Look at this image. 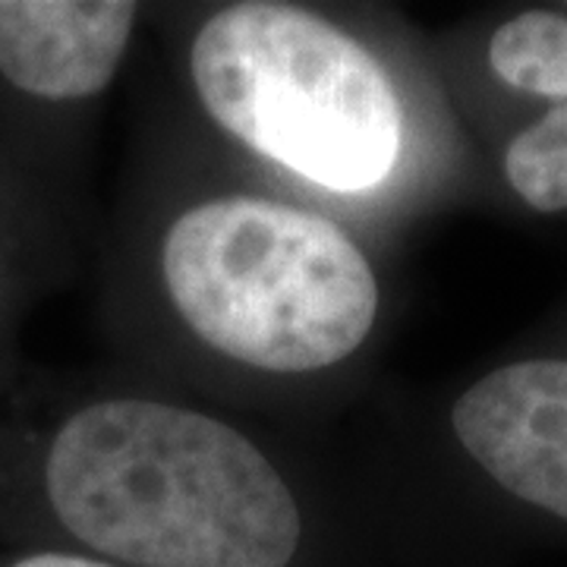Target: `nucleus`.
<instances>
[{
  "mask_svg": "<svg viewBox=\"0 0 567 567\" xmlns=\"http://www.w3.org/2000/svg\"><path fill=\"white\" fill-rule=\"evenodd\" d=\"M492 76L505 89L551 104L567 102V10L529 7L502 20L486 44Z\"/></svg>",
  "mask_w": 567,
  "mask_h": 567,
  "instance_id": "423d86ee",
  "label": "nucleus"
},
{
  "mask_svg": "<svg viewBox=\"0 0 567 567\" xmlns=\"http://www.w3.org/2000/svg\"><path fill=\"white\" fill-rule=\"evenodd\" d=\"M189 76L224 133L322 189L365 193L401 158L404 107L385 66L306 7H221L193 39Z\"/></svg>",
  "mask_w": 567,
  "mask_h": 567,
  "instance_id": "7ed1b4c3",
  "label": "nucleus"
},
{
  "mask_svg": "<svg viewBox=\"0 0 567 567\" xmlns=\"http://www.w3.org/2000/svg\"><path fill=\"white\" fill-rule=\"evenodd\" d=\"M133 0H0V76L41 102L104 92L130 48Z\"/></svg>",
  "mask_w": 567,
  "mask_h": 567,
  "instance_id": "39448f33",
  "label": "nucleus"
},
{
  "mask_svg": "<svg viewBox=\"0 0 567 567\" xmlns=\"http://www.w3.org/2000/svg\"><path fill=\"white\" fill-rule=\"evenodd\" d=\"M565 10H567V7H565Z\"/></svg>",
  "mask_w": 567,
  "mask_h": 567,
  "instance_id": "1a4fd4ad",
  "label": "nucleus"
},
{
  "mask_svg": "<svg viewBox=\"0 0 567 567\" xmlns=\"http://www.w3.org/2000/svg\"><path fill=\"white\" fill-rule=\"evenodd\" d=\"M447 429L495 495L567 527V347L480 372L451 401Z\"/></svg>",
  "mask_w": 567,
  "mask_h": 567,
  "instance_id": "20e7f679",
  "label": "nucleus"
},
{
  "mask_svg": "<svg viewBox=\"0 0 567 567\" xmlns=\"http://www.w3.org/2000/svg\"><path fill=\"white\" fill-rule=\"evenodd\" d=\"M164 293L181 322L230 363L322 372L372 334L382 290L341 224L265 196H212L167 224Z\"/></svg>",
  "mask_w": 567,
  "mask_h": 567,
  "instance_id": "f03ea898",
  "label": "nucleus"
},
{
  "mask_svg": "<svg viewBox=\"0 0 567 567\" xmlns=\"http://www.w3.org/2000/svg\"><path fill=\"white\" fill-rule=\"evenodd\" d=\"M44 498L80 546L133 567H287L297 495L249 435L152 398L70 413L41 464Z\"/></svg>",
  "mask_w": 567,
  "mask_h": 567,
  "instance_id": "f257e3e1",
  "label": "nucleus"
},
{
  "mask_svg": "<svg viewBox=\"0 0 567 567\" xmlns=\"http://www.w3.org/2000/svg\"><path fill=\"white\" fill-rule=\"evenodd\" d=\"M7 567H117L102 558H89V555H76V551H32L25 558H17Z\"/></svg>",
  "mask_w": 567,
  "mask_h": 567,
  "instance_id": "6e6552de",
  "label": "nucleus"
},
{
  "mask_svg": "<svg viewBox=\"0 0 567 567\" xmlns=\"http://www.w3.org/2000/svg\"><path fill=\"white\" fill-rule=\"evenodd\" d=\"M502 177L536 215H567V102L524 123L502 152Z\"/></svg>",
  "mask_w": 567,
  "mask_h": 567,
  "instance_id": "0eeeda50",
  "label": "nucleus"
}]
</instances>
